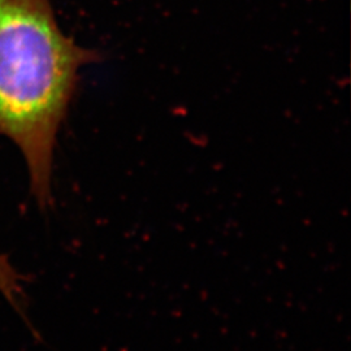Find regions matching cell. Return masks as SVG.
Masks as SVG:
<instances>
[{
    "mask_svg": "<svg viewBox=\"0 0 351 351\" xmlns=\"http://www.w3.org/2000/svg\"><path fill=\"white\" fill-rule=\"evenodd\" d=\"M99 59L64 34L51 0H0V136L21 151L42 208L52 203L55 145L78 73Z\"/></svg>",
    "mask_w": 351,
    "mask_h": 351,
    "instance_id": "cell-1",
    "label": "cell"
},
{
    "mask_svg": "<svg viewBox=\"0 0 351 351\" xmlns=\"http://www.w3.org/2000/svg\"><path fill=\"white\" fill-rule=\"evenodd\" d=\"M0 293L14 307L20 306V301L23 300L21 277L4 255H0Z\"/></svg>",
    "mask_w": 351,
    "mask_h": 351,
    "instance_id": "cell-2",
    "label": "cell"
}]
</instances>
